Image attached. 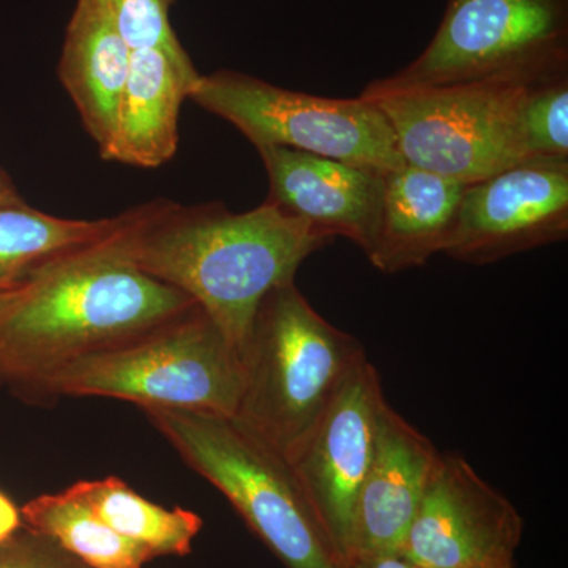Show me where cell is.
Listing matches in <instances>:
<instances>
[{
    "label": "cell",
    "mask_w": 568,
    "mask_h": 568,
    "mask_svg": "<svg viewBox=\"0 0 568 568\" xmlns=\"http://www.w3.org/2000/svg\"><path fill=\"white\" fill-rule=\"evenodd\" d=\"M106 244L141 272L189 295L244 355L257 308L331 239L264 201L235 213L222 203L156 200L114 216Z\"/></svg>",
    "instance_id": "1"
},
{
    "label": "cell",
    "mask_w": 568,
    "mask_h": 568,
    "mask_svg": "<svg viewBox=\"0 0 568 568\" xmlns=\"http://www.w3.org/2000/svg\"><path fill=\"white\" fill-rule=\"evenodd\" d=\"M194 305L103 237L41 265L0 310V379L36 395L63 366L136 338Z\"/></svg>",
    "instance_id": "2"
},
{
    "label": "cell",
    "mask_w": 568,
    "mask_h": 568,
    "mask_svg": "<svg viewBox=\"0 0 568 568\" xmlns=\"http://www.w3.org/2000/svg\"><path fill=\"white\" fill-rule=\"evenodd\" d=\"M365 357L362 343L320 315L294 280L280 284L254 317L234 418L291 463Z\"/></svg>",
    "instance_id": "3"
},
{
    "label": "cell",
    "mask_w": 568,
    "mask_h": 568,
    "mask_svg": "<svg viewBox=\"0 0 568 568\" xmlns=\"http://www.w3.org/2000/svg\"><path fill=\"white\" fill-rule=\"evenodd\" d=\"M244 384V358L194 305L136 338L63 366L36 395L103 396L141 409L234 417Z\"/></svg>",
    "instance_id": "4"
},
{
    "label": "cell",
    "mask_w": 568,
    "mask_h": 568,
    "mask_svg": "<svg viewBox=\"0 0 568 568\" xmlns=\"http://www.w3.org/2000/svg\"><path fill=\"white\" fill-rule=\"evenodd\" d=\"M186 466L219 489L286 568H343L290 463L234 417L144 407Z\"/></svg>",
    "instance_id": "5"
},
{
    "label": "cell",
    "mask_w": 568,
    "mask_h": 568,
    "mask_svg": "<svg viewBox=\"0 0 568 568\" xmlns=\"http://www.w3.org/2000/svg\"><path fill=\"white\" fill-rule=\"evenodd\" d=\"M541 77L409 91L368 84L361 95L386 115L405 163L469 185L528 162L521 108L530 82Z\"/></svg>",
    "instance_id": "6"
},
{
    "label": "cell",
    "mask_w": 568,
    "mask_h": 568,
    "mask_svg": "<svg viewBox=\"0 0 568 568\" xmlns=\"http://www.w3.org/2000/svg\"><path fill=\"white\" fill-rule=\"evenodd\" d=\"M560 70H568V0H447L422 54L369 85L409 91Z\"/></svg>",
    "instance_id": "7"
},
{
    "label": "cell",
    "mask_w": 568,
    "mask_h": 568,
    "mask_svg": "<svg viewBox=\"0 0 568 568\" xmlns=\"http://www.w3.org/2000/svg\"><path fill=\"white\" fill-rule=\"evenodd\" d=\"M189 100L230 122L256 149H293L381 173L405 164L386 115L362 95L328 99L219 70L200 74Z\"/></svg>",
    "instance_id": "8"
},
{
    "label": "cell",
    "mask_w": 568,
    "mask_h": 568,
    "mask_svg": "<svg viewBox=\"0 0 568 568\" xmlns=\"http://www.w3.org/2000/svg\"><path fill=\"white\" fill-rule=\"evenodd\" d=\"M525 519L465 457L440 454L399 556L417 568L515 562Z\"/></svg>",
    "instance_id": "9"
},
{
    "label": "cell",
    "mask_w": 568,
    "mask_h": 568,
    "mask_svg": "<svg viewBox=\"0 0 568 568\" xmlns=\"http://www.w3.org/2000/svg\"><path fill=\"white\" fill-rule=\"evenodd\" d=\"M568 237V160H528L469 183L446 252L488 265Z\"/></svg>",
    "instance_id": "10"
},
{
    "label": "cell",
    "mask_w": 568,
    "mask_h": 568,
    "mask_svg": "<svg viewBox=\"0 0 568 568\" xmlns=\"http://www.w3.org/2000/svg\"><path fill=\"white\" fill-rule=\"evenodd\" d=\"M386 402L379 373L365 357L346 377L290 463L324 536L343 564L355 500L375 457L377 426Z\"/></svg>",
    "instance_id": "11"
},
{
    "label": "cell",
    "mask_w": 568,
    "mask_h": 568,
    "mask_svg": "<svg viewBox=\"0 0 568 568\" xmlns=\"http://www.w3.org/2000/svg\"><path fill=\"white\" fill-rule=\"evenodd\" d=\"M439 455L432 440L386 402L375 457L355 500L346 560L399 555Z\"/></svg>",
    "instance_id": "12"
},
{
    "label": "cell",
    "mask_w": 568,
    "mask_h": 568,
    "mask_svg": "<svg viewBox=\"0 0 568 568\" xmlns=\"http://www.w3.org/2000/svg\"><path fill=\"white\" fill-rule=\"evenodd\" d=\"M268 179V203L334 241L366 252L375 233L384 174L293 149L257 148Z\"/></svg>",
    "instance_id": "13"
},
{
    "label": "cell",
    "mask_w": 568,
    "mask_h": 568,
    "mask_svg": "<svg viewBox=\"0 0 568 568\" xmlns=\"http://www.w3.org/2000/svg\"><path fill=\"white\" fill-rule=\"evenodd\" d=\"M466 183L403 164L383 179L366 257L384 274L422 267L446 252Z\"/></svg>",
    "instance_id": "14"
},
{
    "label": "cell",
    "mask_w": 568,
    "mask_h": 568,
    "mask_svg": "<svg viewBox=\"0 0 568 568\" xmlns=\"http://www.w3.org/2000/svg\"><path fill=\"white\" fill-rule=\"evenodd\" d=\"M200 74L196 69H183L162 50L132 51L102 159L144 170L171 162L179 148L182 104Z\"/></svg>",
    "instance_id": "15"
},
{
    "label": "cell",
    "mask_w": 568,
    "mask_h": 568,
    "mask_svg": "<svg viewBox=\"0 0 568 568\" xmlns=\"http://www.w3.org/2000/svg\"><path fill=\"white\" fill-rule=\"evenodd\" d=\"M132 50L102 0H77L67 26L59 78L100 153L110 144Z\"/></svg>",
    "instance_id": "16"
},
{
    "label": "cell",
    "mask_w": 568,
    "mask_h": 568,
    "mask_svg": "<svg viewBox=\"0 0 568 568\" xmlns=\"http://www.w3.org/2000/svg\"><path fill=\"white\" fill-rule=\"evenodd\" d=\"M65 491L119 536L151 551L153 558L190 555L203 528V519L194 511L179 507L168 510L138 495L118 477L78 481Z\"/></svg>",
    "instance_id": "17"
},
{
    "label": "cell",
    "mask_w": 568,
    "mask_h": 568,
    "mask_svg": "<svg viewBox=\"0 0 568 568\" xmlns=\"http://www.w3.org/2000/svg\"><path fill=\"white\" fill-rule=\"evenodd\" d=\"M114 216L61 219L28 203L0 207V284L21 283L41 265L102 241Z\"/></svg>",
    "instance_id": "18"
},
{
    "label": "cell",
    "mask_w": 568,
    "mask_h": 568,
    "mask_svg": "<svg viewBox=\"0 0 568 568\" xmlns=\"http://www.w3.org/2000/svg\"><path fill=\"white\" fill-rule=\"evenodd\" d=\"M21 515L26 528L51 538L88 568H142L155 559L67 491L29 500Z\"/></svg>",
    "instance_id": "19"
},
{
    "label": "cell",
    "mask_w": 568,
    "mask_h": 568,
    "mask_svg": "<svg viewBox=\"0 0 568 568\" xmlns=\"http://www.w3.org/2000/svg\"><path fill=\"white\" fill-rule=\"evenodd\" d=\"M521 133L529 160H568V70L530 82Z\"/></svg>",
    "instance_id": "20"
},
{
    "label": "cell",
    "mask_w": 568,
    "mask_h": 568,
    "mask_svg": "<svg viewBox=\"0 0 568 568\" xmlns=\"http://www.w3.org/2000/svg\"><path fill=\"white\" fill-rule=\"evenodd\" d=\"M130 50H162L183 69L194 63L171 26L173 0H102Z\"/></svg>",
    "instance_id": "21"
},
{
    "label": "cell",
    "mask_w": 568,
    "mask_h": 568,
    "mask_svg": "<svg viewBox=\"0 0 568 568\" xmlns=\"http://www.w3.org/2000/svg\"><path fill=\"white\" fill-rule=\"evenodd\" d=\"M0 568H88L51 538L21 529L0 545Z\"/></svg>",
    "instance_id": "22"
},
{
    "label": "cell",
    "mask_w": 568,
    "mask_h": 568,
    "mask_svg": "<svg viewBox=\"0 0 568 568\" xmlns=\"http://www.w3.org/2000/svg\"><path fill=\"white\" fill-rule=\"evenodd\" d=\"M22 515L17 504L6 493L0 491V545L10 540L22 529Z\"/></svg>",
    "instance_id": "23"
},
{
    "label": "cell",
    "mask_w": 568,
    "mask_h": 568,
    "mask_svg": "<svg viewBox=\"0 0 568 568\" xmlns=\"http://www.w3.org/2000/svg\"><path fill=\"white\" fill-rule=\"evenodd\" d=\"M343 568H417L399 555L369 556L353 558L343 564Z\"/></svg>",
    "instance_id": "24"
},
{
    "label": "cell",
    "mask_w": 568,
    "mask_h": 568,
    "mask_svg": "<svg viewBox=\"0 0 568 568\" xmlns=\"http://www.w3.org/2000/svg\"><path fill=\"white\" fill-rule=\"evenodd\" d=\"M26 203L10 175L0 168V207Z\"/></svg>",
    "instance_id": "25"
},
{
    "label": "cell",
    "mask_w": 568,
    "mask_h": 568,
    "mask_svg": "<svg viewBox=\"0 0 568 568\" xmlns=\"http://www.w3.org/2000/svg\"><path fill=\"white\" fill-rule=\"evenodd\" d=\"M18 286H20V283L0 284V310L9 304L10 298L13 297L14 293H17Z\"/></svg>",
    "instance_id": "26"
},
{
    "label": "cell",
    "mask_w": 568,
    "mask_h": 568,
    "mask_svg": "<svg viewBox=\"0 0 568 568\" xmlns=\"http://www.w3.org/2000/svg\"><path fill=\"white\" fill-rule=\"evenodd\" d=\"M481 568H517V567H515V562H508V564H500V566L481 567Z\"/></svg>",
    "instance_id": "27"
}]
</instances>
